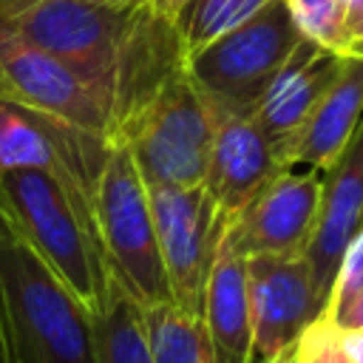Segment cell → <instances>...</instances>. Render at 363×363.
I'll use <instances>...</instances> for the list:
<instances>
[{
	"instance_id": "1",
	"label": "cell",
	"mask_w": 363,
	"mask_h": 363,
	"mask_svg": "<svg viewBox=\"0 0 363 363\" xmlns=\"http://www.w3.org/2000/svg\"><path fill=\"white\" fill-rule=\"evenodd\" d=\"M0 315L14 363H96L88 309L23 238L3 201Z\"/></svg>"
},
{
	"instance_id": "2",
	"label": "cell",
	"mask_w": 363,
	"mask_h": 363,
	"mask_svg": "<svg viewBox=\"0 0 363 363\" xmlns=\"http://www.w3.org/2000/svg\"><path fill=\"white\" fill-rule=\"evenodd\" d=\"M0 201L23 238L94 315L108 292L91 193L43 170H11L0 176Z\"/></svg>"
},
{
	"instance_id": "3",
	"label": "cell",
	"mask_w": 363,
	"mask_h": 363,
	"mask_svg": "<svg viewBox=\"0 0 363 363\" xmlns=\"http://www.w3.org/2000/svg\"><path fill=\"white\" fill-rule=\"evenodd\" d=\"M142 9L145 3L102 6L91 0H0V20L34 48L74 68L111 102L113 111Z\"/></svg>"
},
{
	"instance_id": "4",
	"label": "cell",
	"mask_w": 363,
	"mask_h": 363,
	"mask_svg": "<svg viewBox=\"0 0 363 363\" xmlns=\"http://www.w3.org/2000/svg\"><path fill=\"white\" fill-rule=\"evenodd\" d=\"M213 133L216 116L179 65L119 119L111 142L130 153L145 184L193 187L204 179Z\"/></svg>"
},
{
	"instance_id": "5",
	"label": "cell",
	"mask_w": 363,
	"mask_h": 363,
	"mask_svg": "<svg viewBox=\"0 0 363 363\" xmlns=\"http://www.w3.org/2000/svg\"><path fill=\"white\" fill-rule=\"evenodd\" d=\"M91 207L108 275L142 309L173 301L150 216L147 184L130 153L116 142H111L105 164L94 182Z\"/></svg>"
},
{
	"instance_id": "6",
	"label": "cell",
	"mask_w": 363,
	"mask_h": 363,
	"mask_svg": "<svg viewBox=\"0 0 363 363\" xmlns=\"http://www.w3.org/2000/svg\"><path fill=\"white\" fill-rule=\"evenodd\" d=\"M298 40L286 3L272 0L244 26L190 54L184 65L216 119L252 116Z\"/></svg>"
},
{
	"instance_id": "7",
	"label": "cell",
	"mask_w": 363,
	"mask_h": 363,
	"mask_svg": "<svg viewBox=\"0 0 363 363\" xmlns=\"http://www.w3.org/2000/svg\"><path fill=\"white\" fill-rule=\"evenodd\" d=\"M147 201L170 298L184 312L201 318L204 284L230 221L216 210L201 184H147Z\"/></svg>"
},
{
	"instance_id": "8",
	"label": "cell",
	"mask_w": 363,
	"mask_h": 363,
	"mask_svg": "<svg viewBox=\"0 0 363 363\" xmlns=\"http://www.w3.org/2000/svg\"><path fill=\"white\" fill-rule=\"evenodd\" d=\"M0 99L65 119L111 142V102L57 57L34 48L0 20Z\"/></svg>"
},
{
	"instance_id": "9",
	"label": "cell",
	"mask_w": 363,
	"mask_h": 363,
	"mask_svg": "<svg viewBox=\"0 0 363 363\" xmlns=\"http://www.w3.org/2000/svg\"><path fill=\"white\" fill-rule=\"evenodd\" d=\"M108 147V139L65 119L0 99V176L11 170H43L94 193Z\"/></svg>"
},
{
	"instance_id": "10",
	"label": "cell",
	"mask_w": 363,
	"mask_h": 363,
	"mask_svg": "<svg viewBox=\"0 0 363 363\" xmlns=\"http://www.w3.org/2000/svg\"><path fill=\"white\" fill-rule=\"evenodd\" d=\"M252 354L250 363H289L303 329L320 315L303 255L247 258Z\"/></svg>"
},
{
	"instance_id": "11",
	"label": "cell",
	"mask_w": 363,
	"mask_h": 363,
	"mask_svg": "<svg viewBox=\"0 0 363 363\" xmlns=\"http://www.w3.org/2000/svg\"><path fill=\"white\" fill-rule=\"evenodd\" d=\"M318 167L284 164L255 193V199L227 224V233L247 258L303 255L318 213Z\"/></svg>"
},
{
	"instance_id": "12",
	"label": "cell",
	"mask_w": 363,
	"mask_h": 363,
	"mask_svg": "<svg viewBox=\"0 0 363 363\" xmlns=\"http://www.w3.org/2000/svg\"><path fill=\"white\" fill-rule=\"evenodd\" d=\"M363 230V119L346 147L320 170V196L303 258L309 264L312 289L323 309L337 264Z\"/></svg>"
},
{
	"instance_id": "13",
	"label": "cell",
	"mask_w": 363,
	"mask_h": 363,
	"mask_svg": "<svg viewBox=\"0 0 363 363\" xmlns=\"http://www.w3.org/2000/svg\"><path fill=\"white\" fill-rule=\"evenodd\" d=\"M278 167L284 164L252 116H221L216 119L201 187L216 210L233 221Z\"/></svg>"
},
{
	"instance_id": "14",
	"label": "cell",
	"mask_w": 363,
	"mask_h": 363,
	"mask_svg": "<svg viewBox=\"0 0 363 363\" xmlns=\"http://www.w3.org/2000/svg\"><path fill=\"white\" fill-rule=\"evenodd\" d=\"M343 54L326 51L309 40H298L269 88L264 91L258 108L252 111L255 125L264 130V136L272 142L278 159L286 142L301 130L306 116L312 113L320 94L329 88L340 68Z\"/></svg>"
},
{
	"instance_id": "15",
	"label": "cell",
	"mask_w": 363,
	"mask_h": 363,
	"mask_svg": "<svg viewBox=\"0 0 363 363\" xmlns=\"http://www.w3.org/2000/svg\"><path fill=\"white\" fill-rule=\"evenodd\" d=\"M363 119V54H343L329 88L301 130L281 150V164L323 170L352 139Z\"/></svg>"
},
{
	"instance_id": "16",
	"label": "cell",
	"mask_w": 363,
	"mask_h": 363,
	"mask_svg": "<svg viewBox=\"0 0 363 363\" xmlns=\"http://www.w3.org/2000/svg\"><path fill=\"white\" fill-rule=\"evenodd\" d=\"M201 323L210 340L213 363H250L252 354V323H250V284H247V255L235 247L224 230L216 250L204 301Z\"/></svg>"
},
{
	"instance_id": "17",
	"label": "cell",
	"mask_w": 363,
	"mask_h": 363,
	"mask_svg": "<svg viewBox=\"0 0 363 363\" xmlns=\"http://www.w3.org/2000/svg\"><path fill=\"white\" fill-rule=\"evenodd\" d=\"M96 363H153L142 306L111 278L102 306L91 315Z\"/></svg>"
},
{
	"instance_id": "18",
	"label": "cell",
	"mask_w": 363,
	"mask_h": 363,
	"mask_svg": "<svg viewBox=\"0 0 363 363\" xmlns=\"http://www.w3.org/2000/svg\"><path fill=\"white\" fill-rule=\"evenodd\" d=\"M142 320L153 363H213L210 340L199 315L167 301L145 306Z\"/></svg>"
},
{
	"instance_id": "19",
	"label": "cell",
	"mask_w": 363,
	"mask_h": 363,
	"mask_svg": "<svg viewBox=\"0 0 363 363\" xmlns=\"http://www.w3.org/2000/svg\"><path fill=\"white\" fill-rule=\"evenodd\" d=\"M267 3L272 0H196L193 6H187L176 20L184 60L252 20Z\"/></svg>"
},
{
	"instance_id": "20",
	"label": "cell",
	"mask_w": 363,
	"mask_h": 363,
	"mask_svg": "<svg viewBox=\"0 0 363 363\" xmlns=\"http://www.w3.org/2000/svg\"><path fill=\"white\" fill-rule=\"evenodd\" d=\"M298 34L326 51L349 54V34L340 0H284Z\"/></svg>"
},
{
	"instance_id": "21",
	"label": "cell",
	"mask_w": 363,
	"mask_h": 363,
	"mask_svg": "<svg viewBox=\"0 0 363 363\" xmlns=\"http://www.w3.org/2000/svg\"><path fill=\"white\" fill-rule=\"evenodd\" d=\"M289 363H349L340 349V329L320 312L298 337Z\"/></svg>"
},
{
	"instance_id": "22",
	"label": "cell",
	"mask_w": 363,
	"mask_h": 363,
	"mask_svg": "<svg viewBox=\"0 0 363 363\" xmlns=\"http://www.w3.org/2000/svg\"><path fill=\"white\" fill-rule=\"evenodd\" d=\"M349 34V54L363 45V0H340Z\"/></svg>"
},
{
	"instance_id": "23",
	"label": "cell",
	"mask_w": 363,
	"mask_h": 363,
	"mask_svg": "<svg viewBox=\"0 0 363 363\" xmlns=\"http://www.w3.org/2000/svg\"><path fill=\"white\" fill-rule=\"evenodd\" d=\"M340 349L349 363H363V329L340 332Z\"/></svg>"
},
{
	"instance_id": "24",
	"label": "cell",
	"mask_w": 363,
	"mask_h": 363,
	"mask_svg": "<svg viewBox=\"0 0 363 363\" xmlns=\"http://www.w3.org/2000/svg\"><path fill=\"white\" fill-rule=\"evenodd\" d=\"M196 0H147V6L156 11V14H162L164 20H170V23H176L182 14H184V9L187 6H193Z\"/></svg>"
},
{
	"instance_id": "25",
	"label": "cell",
	"mask_w": 363,
	"mask_h": 363,
	"mask_svg": "<svg viewBox=\"0 0 363 363\" xmlns=\"http://www.w3.org/2000/svg\"><path fill=\"white\" fill-rule=\"evenodd\" d=\"M0 363H14L11 343H9V335H6V326H3V315H0Z\"/></svg>"
},
{
	"instance_id": "26",
	"label": "cell",
	"mask_w": 363,
	"mask_h": 363,
	"mask_svg": "<svg viewBox=\"0 0 363 363\" xmlns=\"http://www.w3.org/2000/svg\"><path fill=\"white\" fill-rule=\"evenodd\" d=\"M91 3H102V6H142L147 0H91Z\"/></svg>"
},
{
	"instance_id": "27",
	"label": "cell",
	"mask_w": 363,
	"mask_h": 363,
	"mask_svg": "<svg viewBox=\"0 0 363 363\" xmlns=\"http://www.w3.org/2000/svg\"><path fill=\"white\" fill-rule=\"evenodd\" d=\"M352 54H363V45H360V48H357V51H352Z\"/></svg>"
}]
</instances>
